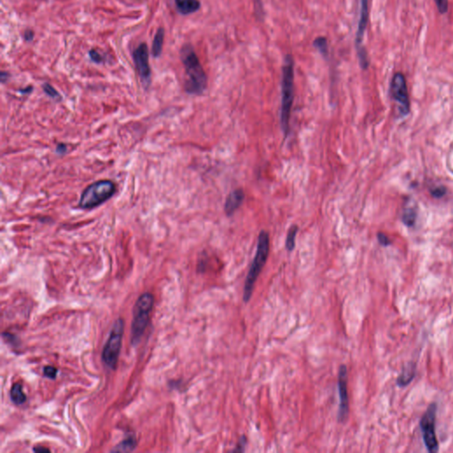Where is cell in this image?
<instances>
[{
  "instance_id": "cell-1",
  "label": "cell",
  "mask_w": 453,
  "mask_h": 453,
  "mask_svg": "<svg viewBox=\"0 0 453 453\" xmlns=\"http://www.w3.org/2000/svg\"><path fill=\"white\" fill-rule=\"evenodd\" d=\"M181 59L186 74L185 91L188 94H203L207 88V76L199 61V57L191 45L182 46Z\"/></svg>"
},
{
  "instance_id": "cell-2",
  "label": "cell",
  "mask_w": 453,
  "mask_h": 453,
  "mask_svg": "<svg viewBox=\"0 0 453 453\" xmlns=\"http://www.w3.org/2000/svg\"><path fill=\"white\" fill-rule=\"evenodd\" d=\"M294 101V59L291 55H287L283 66L282 78V98L280 122L285 136L289 132V121Z\"/></svg>"
},
{
  "instance_id": "cell-3",
  "label": "cell",
  "mask_w": 453,
  "mask_h": 453,
  "mask_svg": "<svg viewBox=\"0 0 453 453\" xmlns=\"http://www.w3.org/2000/svg\"><path fill=\"white\" fill-rule=\"evenodd\" d=\"M269 250H270V239L269 233L266 230H262L258 235V244L254 258L252 260L247 277L244 282L243 300L245 303H248L251 300L255 283L257 282L258 276L260 275L262 269L265 267L269 258Z\"/></svg>"
},
{
  "instance_id": "cell-4",
  "label": "cell",
  "mask_w": 453,
  "mask_h": 453,
  "mask_svg": "<svg viewBox=\"0 0 453 453\" xmlns=\"http://www.w3.org/2000/svg\"><path fill=\"white\" fill-rule=\"evenodd\" d=\"M116 190V185L111 180L95 181L82 193L79 207L84 210L94 209L112 198Z\"/></svg>"
},
{
  "instance_id": "cell-5",
  "label": "cell",
  "mask_w": 453,
  "mask_h": 453,
  "mask_svg": "<svg viewBox=\"0 0 453 453\" xmlns=\"http://www.w3.org/2000/svg\"><path fill=\"white\" fill-rule=\"evenodd\" d=\"M154 303V296L150 293H143L135 304L131 324V340L134 345L140 341L146 328Z\"/></svg>"
},
{
  "instance_id": "cell-6",
  "label": "cell",
  "mask_w": 453,
  "mask_h": 453,
  "mask_svg": "<svg viewBox=\"0 0 453 453\" xmlns=\"http://www.w3.org/2000/svg\"><path fill=\"white\" fill-rule=\"evenodd\" d=\"M124 332V322L118 319L112 326V330L102 353V359L111 369H115L118 363L119 356L122 348V336Z\"/></svg>"
},
{
  "instance_id": "cell-7",
  "label": "cell",
  "mask_w": 453,
  "mask_h": 453,
  "mask_svg": "<svg viewBox=\"0 0 453 453\" xmlns=\"http://www.w3.org/2000/svg\"><path fill=\"white\" fill-rule=\"evenodd\" d=\"M436 411L437 405L433 403L427 409L420 422L423 441L429 452H437L439 448L436 435Z\"/></svg>"
},
{
  "instance_id": "cell-8",
  "label": "cell",
  "mask_w": 453,
  "mask_h": 453,
  "mask_svg": "<svg viewBox=\"0 0 453 453\" xmlns=\"http://www.w3.org/2000/svg\"><path fill=\"white\" fill-rule=\"evenodd\" d=\"M391 98L397 102L401 115L405 116L410 112V99L408 95L407 84L403 73H395L391 82L390 87Z\"/></svg>"
},
{
  "instance_id": "cell-9",
  "label": "cell",
  "mask_w": 453,
  "mask_h": 453,
  "mask_svg": "<svg viewBox=\"0 0 453 453\" xmlns=\"http://www.w3.org/2000/svg\"><path fill=\"white\" fill-rule=\"evenodd\" d=\"M134 62L139 74L140 80L144 88L150 86L152 72L149 65V54L146 44H141L133 53Z\"/></svg>"
},
{
  "instance_id": "cell-10",
  "label": "cell",
  "mask_w": 453,
  "mask_h": 453,
  "mask_svg": "<svg viewBox=\"0 0 453 453\" xmlns=\"http://www.w3.org/2000/svg\"><path fill=\"white\" fill-rule=\"evenodd\" d=\"M347 367L345 365H342L338 371V393L340 398L339 404L338 421L340 422H345L349 415V397L347 390Z\"/></svg>"
},
{
  "instance_id": "cell-11",
  "label": "cell",
  "mask_w": 453,
  "mask_h": 453,
  "mask_svg": "<svg viewBox=\"0 0 453 453\" xmlns=\"http://www.w3.org/2000/svg\"><path fill=\"white\" fill-rule=\"evenodd\" d=\"M369 17V8H368V0H360V8H359V19L358 23V30L356 35V46L357 50L363 48V39L366 32L367 23Z\"/></svg>"
},
{
  "instance_id": "cell-12",
  "label": "cell",
  "mask_w": 453,
  "mask_h": 453,
  "mask_svg": "<svg viewBox=\"0 0 453 453\" xmlns=\"http://www.w3.org/2000/svg\"><path fill=\"white\" fill-rule=\"evenodd\" d=\"M244 198L245 195L243 188H236L230 192L226 197V202L224 205V211L228 216H231L237 212V209L243 205Z\"/></svg>"
},
{
  "instance_id": "cell-13",
  "label": "cell",
  "mask_w": 453,
  "mask_h": 453,
  "mask_svg": "<svg viewBox=\"0 0 453 453\" xmlns=\"http://www.w3.org/2000/svg\"><path fill=\"white\" fill-rule=\"evenodd\" d=\"M178 12L182 15L194 14L200 9L199 0H174Z\"/></svg>"
},
{
  "instance_id": "cell-14",
  "label": "cell",
  "mask_w": 453,
  "mask_h": 453,
  "mask_svg": "<svg viewBox=\"0 0 453 453\" xmlns=\"http://www.w3.org/2000/svg\"><path fill=\"white\" fill-rule=\"evenodd\" d=\"M416 375V365L414 363H409L404 366L402 373L397 379V384L399 387H405L411 384V381L414 379Z\"/></svg>"
},
{
  "instance_id": "cell-15",
  "label": "cell",
  "mask_w": 453,
  "mask_h": 453,
  "mask_svg": "<svg viewBox=\"0 0 453 453\" xmlns=\"http://www.w3.org/2000/svg\"><path fill=\"white\" fill-rule=\"evenodd\" d=\"M165 30L163 28H160L158 29L155 36H154V42H153V55L154 58H159L161 56L162 53V47H163V42H164Z\"/></svg>"
},
{
  "instance_id": "cell-16",
  "label": "cell",
  "mask_w": 453,
  "mask_h": 453,
  "mask_svg": "<svg viewBox=\"0 0 453 453\" xmlns=\"http://www.w3.org/2000/svg\"><path fill=\"white\" fill-rule=\"evenodd\" d=\"M11 399L14 402V404H24L26 401V395L23 392L22 386L20 384H15L13 385V387L11 389L10 392Z\"/></svg>"
},
{
  "instance_id": "cell-17",
  "label": "cell",
  "mask_w": 453,
  "mask_h": 453,
  "mask_svg": "<svg viewBox=\"0 0 453 453\" xmlns=\"http://www.w3.org/2000/svg\"><path fill=\"white\" fill-rule=\"evenodd\" d=\"M416 219H417V212H416V210L413 207H411V206L405 207L404 209V212H403V216H402V220H403L404 224H405L408 226H413L415 221H416Z\"/></svg>"
},
{
  "instance_id": "cell-18",
  "label": "cell",
  "mask_w": 453,
  "mask_h": 453,
  "mask_svg": "<svg viewBox=\"0 0 453 453\" xmlns=\"http://www.w3.org/2000/svg\"><path fill=\"white\" fill-rule=\"evenodd\" d=\"M297 231H298V226L296 225L290 226L289 231H288L287 238H286V249L289 251H292L295 249Z\"/></svg>"
},
{
  "instance_id": "cell-19",
  "label": "cell",
  "mask_w": 453,
  "mask_h": 453,
  "mask_svg": "<svg viewBox=\"0 0 453 453\" xmlns=\"http://www.w3.org/2000/svg\"><path fill=\"white\" fill-rule=\"evenodd\" d=\"M314 46L319 51L322 56L328 57L329 51H328V40L324 36H318L314 39Z\"/></svg>"
},
{
  "instance_id": "cell-20",
  "label": "cell",
  "mask_w": 453,
  "mask_h": 453,
  "mask_svg": "<svg viewBox=\"0 0 453 453\" xmlns=\"http://www.w3.org/2000/svg\"><path fill=\"white\" fill-rule=\"evenodd\" d=\"M136 447V439L134 436H129L128 438L123 440L122 443L118 444L115 448V451H130Z\"/></svg>"
},
{
  "instance_id": "cell-21",
  "label": "cell",
  "mask_w": 453,
  "mask_h": 453,
  "mask_svg": "<svg viewBox=\"0 0 453 453\" xmlns=\"http://www.w3.org/2000/svg\"><path fill=\"white\" fill-rule=\"evenodd\" d=\"M43 90L44 91L46 92V94L47 96H49L50 98H53V99H60L61 98V96L59 94V92L54 89V88L49 84H45L43 85Z\"/></svg>"
},
{
  "instance_id": "cell-22",
  "label": "cell",
  "mask_w": 453,
  "mask_h": 453,
  "mask_svg": "<svg viewBox=\"0 0 453 453\" xmlns=\"http://www.w3.org/2000/svg\"><path fill=\"white\" fill-rule=\"evenodd\" d=\"M246 444H247L246 436H242L237 441V446L232 451H234V452H237H237H244V450H245Z\"/></svg>"
},
{
  "instance_id": "cell-23",
  "label": "cell",
  "mask_w": 453,
  "mask_h": 453,
  "mask_svg": "<svg viewBox=\"0 0 453 453\" xmlns=\"http://www.w3.org/2000/svg\"><path fill=\"white\" fill-rule=\"evenodd\" d=\"M430 193H431V196H432L433 198L441 199V198H443V196L445 195L446 188H445V187H443V186H438V187L432 188V191L430 192Z\"/></svg>"
},
{
  "instance_id": "cell-24",
  "label": "cell",
  "mask_w": 453,
  "mask_h": 453,
  "mask_svg": "<svg viewBox=\"0 0 453 453\" xmlns=\"http://www.w3.org/2000/svg\"><path fill=\"white\" fill-rule=\"evenodd\" d=\"M435 3H436V7H437V9L439 11L440 14H443L447 13L448 7H449L448 0H435Z\"/></svg>"
},
{
  "instance_id": "cell-25",
  "label": "cell",
  "mask_w": 453,
  "mask_h": 453,
  "mask_svg": "<svg viewBox=\"0 0 453 453\" xmlns=\"http://www.w3.org/2000/svg\"><path fill=\"white\" fill-rule=\"evenodd\" d=\"M89 55H90V58H91V60H92L93 62L97 63V64L103 62V57L99 54L98 51H96V50H91L90 53H89Z\"/></svg>"
},
{
  "instance_id": "cell-26",
  "label": "cell",
  "mask_w": 453,
  "mask_h": 453,
  "mask_svg": "<svg viewBox=\"0 0 453 453\" xmlns=\"http://www.w3.org/2000/svg\"><path fill=\"white\" fill-rule=\"evenodd\" d=\"M44 373H45V375L46 377L51 378V379H54L56 377L57 369L53 366H47L44 369Z\"/></svg>"
},
{
  "instance_id": "cell-27",
  "label": "cell",
  "mask_w": 453,
  "mask_h": 453,
  "mask_svg": "<svg viewBox=\"0 0 453 453\" xmlns=\"http://www.w3.org/2000/svg\"><path fill=\"white\" fill-rule=\"evenodd\" d=\"M377 238H378V241H379L380 244H382L383 246H389L391 244V241H390L389 237L385 234L378 233Z\"/></svg>"
},
{
  "instance_id": "cell-28",
  "label": "cell",
  "mask_w": 453,
  "mask_h": 453,
  "mask_svg": "<svg viewBox=\"0 0 453 453\" xmlns=\"http://www.w3.org/2000/svg\"><path fill=\"white\" fill-rule=\"evenodd\" d=\"M66 150H67V146H66V144L65 143H58L57 144L56 147V152L57 154H66Z\"/></svg>"
},
{
  "instance_id": "cell-29",
  "label": "cell",
  "mask_w": 453,
  "mask_h": 453,
  "mask_svg": "<svg viewBox=\"0 0 453 453\" xmlns=\"http://www.w3.org/2000/svg\"><path fill=\"white\" fill-rule=\"evenodd\" d=\"M24 39L26 41H31L34 39V32L30 30V29H28V30H26L24 33Z\"/></svg>"
},
{
  "instance_id": "cell-30",
  "label": "cell",
  "mask_w": 453,
  "mask_h": 453,
  "mask_svg": "<svg viewBox=\"0 0 453 453\" xmlns=\"http://www.w3.org/2000/svg\"><path fill=\"white\" fill-rule=\"evenodd\" d=\"M8 77H9V74L7 72H5V71H2L1 72V74H0V78H1V82H2V84H5L7 80H8Z\"/></svg>"
},
{
  "instance_id": "cell-31",
  "label": "cell",
  "mask_w": 453,
  "mask_h": 453,
  "mask_svg": "<svg viewBox=\"0 0 453 453\" xmlns=\"http://www.w3.org/2000/svg\"><path fill=\"white\" fill-rule=\"evenodd\" d=\"M32 90H33L32 86H28V87H26L25 89H21L20 92H21V94H28V93L31 92Z\"/></svg>"
},
{
  "instance_id": "cell-32",
  "label": "cell",
  "mask_w": 453,
  "mask_h": 453,
  "mask_svg": "<svg viewBox=\"0 0 453 453\" xmlns=\"http://www.w3.org/2000/svg\"><path fill=\"white\" fill-rule=\"evenodd\" d=\"M34 450L35 451H49V449H46V448H35Z\"/></svg>"
}]
</instances>
